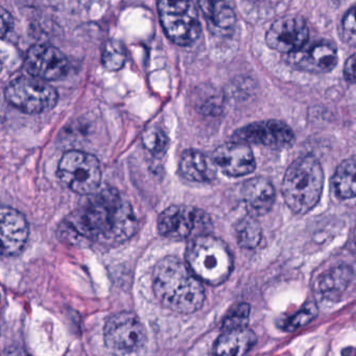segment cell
Listing matches in <instances>:
<instances>
[{"label":"cell","mask_w":356,"mask_h":356,"mask_svg":"<svg viewBox=\"0 0 356 356\" xmlns=\"http://www.w3.org/2000/svg\"><path fill=\"white\" fill-rule=\"evenodd\" d=\"M241 195L248 210L253 216L268 213L276 200V191L272 183L262 177L245 182L241 189Z\"/></svg>","instance_id":"obj_17"},{"label":"cell","mask_w":356,"mask_h":356,"mask_svg":"<svg viewBox=\"0 0 356 356\" xmlns=\"http://www.w3.org/2000/svg\"><path fill=\"white\" fill-rule=\"evenodd\" d=\"M180 172L185 179L193 182H210L216 178L212 159L195 149L185 151L181 156Z\"/></svg>","instance_id":"obj_19"},{"label":"cell","mask_w":356,"mask_h":356,"mask_svg":"<svg viewBox=\"0 0 356 356\" xmlns=\"http://www.w3.org/2000/svg\"><path fill=\"white\" fill-rule=\"evenodd\" d=\"M3 70V62H1V60H0V72Z\"/></svg>","instance_id":"obj_31"},{"label":"cell","mask_w":356,"mask_h":356,"mask_svg":"<svg viewBox=\"0 0 356 356\" xmlns=\"http://www.w3.org/2000/svg\"><path fill=\"white\" fill-rule=\"evenodd\" d=\"M24 67L31 76L51 82L66 76L70 72V62L57 47L49 44H36L26 53Z\"/></svg>","instance_id":"obj_10"},{"label":"cell","mask_w":356,"mask_h":356,"mask_svg":"<svg viewBox=\"0 0 356 356\" xmlns=\"http://www.w3.org/2000/svg\"><path fill=\"white\" fill-rule=\"evenodd\" d=\"M197 3L212 34L220 37L232 34L236 16L227 0H197Z\"/></svg>","instance_id":"obj_16"},{"label":"cell","mask_w":356,"mask_h":356,"mask_svg":"<svg viewBox=\"0 0 356 356\" xmlns=\"http://www.w3.org/2000/svg\"><path fill=\"white\" fill-rule=\"evenodd\" d=\"M211 159L222 174L232 178L247 176L256 168L253 152L247 143L238 141L220 145L214 151Z\"/></svg>","instance_id":"obj_13"},{"label":"cell","mask_w":356,"mask_h":356,"mask_svg":"<svg viewBox=\"0 0 356 356\" xmlns=\"http://www.w3.org/2000/svg\"><path fill=\"white\" fill-rule=\"evenodd\" d=\"M233 141L264 145L272 149L289 147L295 141L293 130L279 120L253 122L233 134Z\"/></svg>","instance_id":"obj_12"},{"label":"cell","mask_w":356,"mask_h":356,"mask_svg":"<svg viewBox=\"0 0 356 356\" xmlns=\"http://www.w3.org/2000/svg\"><path fill=\"white\" fill-rule=\"evenodd\" d=\"M191 272L210 285L222 284L233 270L232 254L224 241L209 234L191 239L185 254Z\"/></svg>","instance_id":"obj_4"},{"label":"cell","mask_w":356,"mask_h":356,"mask_svg":"<svg viewBox=\"0 0 356 356\" xmlns=\"http://www.w3.org/2000/svg\"><path fill=\"white\" fill-rule=\"evenodd\" d=\"M289 60L293 66L304 72L326 74L337 65V49L334 43L321 40L291 54Z\"/></svg>","instance_id":"obj_15"},{"label":"cell","mask_w":356,"mask_h":356,"mask_svg":"<svg viewBox=\"0 0 356 356\" xmlns=\"http://www.w3.org/2000/svg\"><path fill=\"white\" fill-rule=\"evenodd\" d=\"M237 243L243 249L253 250L262 239V229L253 216L243 218L235 228Z\"/></svg>","instance_id":"obj_22"},{"label":"cell","mask_w":356,"mask_h":356,"mask_svg":"<svg viewBox=\"0 0 356 356\" xmlns=\"http://www.w3.org/2000/svg\"><path fill=\"white\" fill-rule=\"evenodd\" d=\"M343 74H345L346 80L350 84L355 83V55H352L346 62Z\"/></svg>","instance_id":"obj_29"},{"label":"cell","mask_w":356,"mask_h":356,"mask_svg":"<svg viewBox=\"0 0 356 356\" xmlns=\"http://www.w3.org/2000/svg\"><path fill=\"white\" fill-rule=\"evenodd\" d=\"M105 343L112 351L131 353L141 349L147 341L145 326L136 314L120 312L107 321L104 329Z\"/></svg>","instance_id":"obj_9"},{"label":"cell","mask_w":356,"mask_h":356,"mask_svg":"<svg viewBox=\"0 0 356 356\" xmlns=\"http://www.w3.org/2000/svg\"><path fill=\"white\" fill-rule=\"evenodd\" d=\"M127 53L124 45L115 40H110L106 43L102 55V63L106 70L116 72L122 70L126 63Z\"/></svg>","instance_id":"obj_23"},{"label":"cell","mask_w":356,"mask_h":356,"mask_svg":"<svg viewBox=\"0 0 356 356\" xmlns=\"http://www.w3.org/2000/svg\"><path fill=\"white\" fill-rule=\"evenodd\" d=\"M14 26V18L5 8L0 7V38L7 36Z\"/></svg>","instance_id":"obj_28"},{"label":"cell","mask_w":356,"mask_h":356,"mask_svg":"<svg viewBox=\"0 0 356 356\" xmlns=\"http://www.w3.org/2000/svg\"><path fill=\"white\" fill-rule=\"evenodd\" d=\"M256 343L253 331L245 328L224 331L213 346V352L218 355H243L252 349Z\"/></svg>","instance_id":"obj_20"},{"label":"cell","mask_w":356,"mask_h":356,"mask_svg":"<svg viewBox=\"0 0 356 356\" xmlns=\"http://www.w3.org/2000/svg\"><path fill=\"white\" fill-rule=\"evenodd\" d=\"M309 30L303 18L286 16L276 20L266 33V44L282 54H293L307 44Z\"/></svg>","instance_id":"obj_11"},{"label":"cell","mask_w":356,"mask_h":356,"mask_svg":"<svg viewBox=\"0 0 356 356\" xmlns=\"http://www.w3.org/2000/svg\"><path fill=\"white\" fill-rule=\"evenodd\" d=\"M341 36L348 44H355L356 26L355 9L350 8L341 20Z\"/></svg>","instance_id":"obj_27"},{"label":"cell","mask_w":356,"mask_h":356,"mask_svg":"<svg viewBox=\"0 0 356 356\" xmlns=\"http://www.w3.org/2000/svg\"><path fill=\"white\" fill-rule=\"evenodd\" d=\"M60 180L79 195H92L102 181V168L95 156L82 151H68L58 166Z\"/></svg>","instance_id":"obj_7"},{"label":"cell","mask_w":356,"mask_h":356,"mask_svg":"<svg viewBox=\"0 0 356 356\" xmlns=\"http://www.w3.org/2000/svg\"><path fill=\"white\" fill-rule=\"evenodd\" d=\"M6 99L16 109L28 114L49 111L57 105V90L47 81L36 76H19L6 87Z\"/></svg>","instance_id":"obj_6"},{"label":"cell","mask_w":356,"mask_h":356,"mask_svg":"<svg viewBox=\"0 0 356 356\" xmlns=\"http://www.w3.org/2000/svg\"><path fill=\"white\" fill-rule=\"evenodd\" d=\"M160 22L168 38L180 47L195 44L202 26L193 0H157Z\"/></svg>","instance_id":"obj_5"},{"label":"cell","mask_w":356,"mask_h":356,"mask_svg":"<svg viewBox=\"0 0 356 356\" xmlns=\"http://www.w3.org/2000/svg\"><path fill=\"white\" fill-rule=\"evenodd\" d=\"M355 159L353 157L343 160L333 178V187L337 197L343 200L355 197Z\"/></svg>","instance_id":"obj_21"},{"label":"cell","mask_w":356,"mask_h":356,"mask_svg":"<svg viewBox=\"0 0 356 356\" xmlns=\"http://www.w3.org/2000/svg\"><path fill=\"white\" fill-rule=\"evenodd\" d=\"M352 268L346 264L337 266L321 275L316 280V293L322 299L337 301L353 281Z\"/></svg>","instance_id":"obj_18"},{"label":"cell","mask_w":356,"mask_h":356,"mask_svg":"<svg viewBox=\"0 0 356 356\" xmlns=\"http://www.w3.org/2000/svg\"><path fill=\"white\" fill-rule=\"evenodd\" d=\"M248 1H251V3H262V1H266V0H248Z\"/></svg>","instance_id":"obj_30"},{"label":"cell","mask_w":356,"mask_h":356,"mask_svg":"<svg viewBox=\"0 0 356 356\" xmlns=\"http://www.w3.org/2000/svg\"><path fill=\"white\" fill-rule=\"evenodd\" d=\"M145 149H149L154 155H161L165 153L168 147V138L161 129L149 128L145 131L143 137Z\"/></svg>","instance_id":"obj_25"},{"label":"cell","mask_w":356,"mask_h":356,"mask_svg":"<svg viewBox=\"0 0 356 356\" xmlns=\"http://www.w3.org/2000/svg\"><path fill=\"white\" fill-rule=\"evenodd\" d=\"M138 228L131 204L116 189L106 188L85 202L60 225V238L76 247L99 243L120 245L130 239Z\"/></svg>","instance_id":"obj_1"},{"label":"cell","mask_w":356,"mask_h":356,"mask_svg":"<svg viewBox=\"0 0 356 356\" xmlns=\"http://www.w3.org/2000/svg\"><path fill=\"white\" fill-rule=\"evenodd\" d=\"M210 226L208 214L191 206H170L158 218L160 234L177 241L206 234Z\"/></svg>","instance_id":"obj_8"},{"label":"cell","mask_w":356,"mask_h":356,"mask_svg":"<svg viewBox=\"0 0 356 356\" xmlns=\"http://www.w3.org/2000/svg\"><path fill=\"white\" fill-rule=\"evenodd\" d=\"M250 310L251 308L247 303H241L234 306L222 321V330L228 331L247 327L249 323Z\"/></svg>","instance_id":"obj_24"},{"label":"cell","mask_w":356,"mask_h":356,"mask_svg":"<svg viewBox=\"0 0 356 356\" xmlns=\"http://www.w3.org/2000/svg\"><path fill=\"white\" fill-rule=\"evenodd\" d=\"M324 172L314 156H303L287 168L282 182V195L287 207L297 214L307 213L320 201Z\"/></svg>","instance_id":"obj_3"},{"label":"cell","mask_w":356,"mask_h":356,"mask_svg":"<svg viewBox=\"0 0 356 356\" xmlns=\"http://www.w3.org/2000/svg\"><path fill=\"white\" fill-rule=\"evenodd\" d=\"M26 218L13 208L0 206V256L19 254L29 238Z\"/></svg>","instance_id":"obj_14"},{"label":"cell","mask_w":356,"mask_h":356,"mask_svg":"<svg viewBox=\"0 0 356 356\" xmlns=\"http://www.w3.org/2000/svg\"><path fill=\"white\" fill-rule=\"evenodd\" d=\"M318 312L316 304L309 302V303L305 304L295 316H291L289 320L285 321L282 328L285 331L297 330L314 320L318 316Z\"/></svg>","instance_id":"obj_26"},{"label":"cell","mask_w":356,"mask_h":356,"mask_svg":"<svg viewBox=\"0 0 356 356\" xmlns=\"http://www.w3.org/2000/svg\"><path fill=\"white\" fill-rule=\"evenodd\" d=\"M153 286L158 300L180 314H193L205 301L202 281L186 264L172 256L158 262L154 270Z\"/></svg>","instance_id":"obj_2"}]
</instances>
